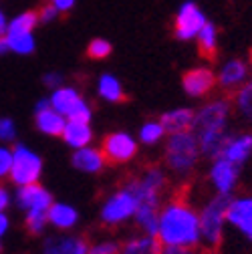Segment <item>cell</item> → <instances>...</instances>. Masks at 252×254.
Returning a JSON list of instances; mask_svg holds the SVG:
<instances>
[{"label": "cell", "instance_id": "33", "mask_svg": "<svg viewBox=\"0 0 252 254\" xmlns=\"http://www.w3.org/2000/svg\"><path fill=\"white\" fill-rule=\"evenodd\" d=\"M16 137V129H14V123L4 117V119H0V139L2 141H12Z\"/></svg>", "mask_w": 252, "mask_h": 254}, {"label": "cell", "instance_id": "30", "mask_svg": "<svg viewBox=\"0 0 252 254\" xmlns=\"http://www.w3.org/2000/svg\"><path fill=\"white\" fill-rule=\"evenodd\" d=\"M87 55L91 59H107L111 55V45L105 41V39H95V41H91V45L87 47Z\"/></svg>", "mask_w": 252, "mask_h": 254}, {"label": "cell", "instance_id": "15", "mask_svg": "<svg viewBox=\"0 0 252 254\" xmlns=\"http://www.w3.org/2000/svg\"><path fill=\"white\" fill-rule=\"evenodd\" d=\"M18 204L24 208V210H51L53 206V198L51 194L47 192L45 188H41L37 182L35 184H28V186H22V190L18 192Z\"/></svg>", "mask_w": 252, "mask_h": 254}, {"label": "cell", "instance_id": "2", "mask_svg": "<svg viewBox=\"0 0 252 254\" xmlns=\"http://www.w3.org/2000/svg\"><path fill=\"white\" fill-rule=\"evenodd\" d=\"M232 115V99L230 97H218L202 105L194 115L192 131L196 133L202 157H220L222 147L230 135L228 123Z\"/></svg>", "mask_w": 252, "mask_h": 254}, {"label": "cell", "instance_id": "29", "mask_svg": "<svg viewBox=\"0 0 252 254\" xmlns=\"http://www.w3.org/2000/svg\"><path fill=\"white\" fill-rule=\"evenodd\" d=\"M164 135H166V129H164V125L160 121H147V123H143L141 131H139V139L143 143H147V145L157 143Z\"/></svg>", "mask_w": 252, "mask_h": 254}, {"label": "cell", "instance_id": "26", "mask_svg": "<svg viewBox=\"0 0 252 254\" xmlns=\"http://www.w3.org/2000/svg\"><path fill=\"white\" fill-rule=\"evenodd\" d=\"M39 22V12L35 10H26L18 16H14L6 24V33H33V28Z\"/></svg>", "mask_w": 252, "mask_h": 254}, {"label": "cell", "instance_id": "3", "mask_svg": "<svg viewBox=\"0 0 252 254\" xmlns=\"http://www.w3.org/2000/svg\"><path fill=\"white\" fill-rule=\"evenodd\" d=\"M232 196L228 194H214L198 212L200 214V234L202 248L218 250L224 242L226 226H228V208Z\"/></svg>", "mask_w": 252, "mask_h": 254}, {"label": "cell", "instance_id": "7", "mask_svg": "<svg viewBox=\"0 0 252 254\" xmlns=\"http://www.w3.org/2000/svg\"><path fill=\"white\" fill-rule=\"evenodd\" d=\"M240 170H242L240 166H236L234 162L226 160L222 155L214 157L208 170V180L216 190V194L234 196V190L238 188V182H240Z\"/></svg>", "mask_w": 252, "mask_h": 254}, {"label": "cell", "instance_id": "14", "mask_svg": "<svg viewBox=\"0 0 252 254\" xmlns=\"http://www.w3.org/2000/svg\"><path fill=\"white\" fill-rule=\"evenodd\" d=\"M220 155L226 157V160H230V162H234L240 168L244 164H248V160L252 157V131L230 133Z\"/></svg>", "mask_w": 252, "mask_h": 254}, {"label": "cell", "instance_id": "5", "mask_svg": "<svg viewBox=\"0 0 252 254\" xmlns=\"http://www.w3.org/2000/svg\"><path fill=\"white\" fill-rule=\"evenodd\" d=\"M51 107L57 109L61 115H67L69 121H81L89 123L91 119V109L83 101V97L71 87H57L53 97H51Z\"/></svg>", "mask_w": 252, "mask_h": 254}, {"label": "cell", "instance_id": "31", "mask_svg": "<svg viewBox=\"0 0 252 254\" xmlns=\"http://www.w3.org/2000/svg\"><path fill=\"white\" fill-rule=\"evenodd\" d=\"M160 254H208L202 246H162Z\"/></svg>", "mask_w": 252, "mask_h": 254}, {"label": "cell", "instance_id": "1", "mask_svg": "<svg viewBox=\"0 0 252 254\" xmlns=\"http://www.w3.org/2000/svg\"><path fill=\"white\" fill-rule=\"evenodd\" d=\"M157 238L162 246H202L200 214L188 200L186 188L178 190L160 210Z\"/></svg>", "mask_w": 252, "mask_h": 254}, {"label": "cell", "instance_id": "34", "mask_svg": "<svg viewBox=\"0 0 252 254\" xmlns=\"http://www.w3.org/2000/svg\"><path fill=\"white\" fill-rule=\"evenodd\" d=\"M12 168V153L4 147H0V178H4Z\"/></svg>", "mask_w": 252, "mask_h": 254}, {"label": "cell", "instance_id": "39", "mask_svg": "<svg viewBox=\"0 0 252 254\" xmlns=\"http://www.w3.org/2000/svg\"><path fill=\"white\" fill-rule=\"evenodd\" d=\"M10 51V47H8V39L4 37V35H0V55H4V53H8Z\"/></svg>", "mask_w": 252, "mask_h": 254}, {"label": "cell", "instance_id": "21", "mask_svg": "<svg viewBox=\"0 0 252 254\" xmlns=\"http://www.w3.org/2000/svg\"><path fill=\"white\" fill-rule=\"evenodd\" d=\"M160 250H162L160 238L143 234V236H137V238H131L129 242H125L119 254H160Z\"/></svg>", "mask_w": 252, "mask_h": 254}, {"label": "cell", "instance_id": "8", "mask_svg": "<svg viewBox=\"0 0 252 254\" xmlns=\"http://www.w3.org/2000/svg\"><path fill=\"white\" fill-rule=\"evenodd\" d=\"M228 226L252 246V194L232 196L228 208Z\"/></svg>", "mask_w": 252, "mask_h": 254}, {"label": "cell", "instance_id": "12", "mask_svg": "<svg viewBox=\"0 0 252 254\" xmlns=\"http://www.w3.org/2000/svg\"><path fill=\"white\" fill-rule=\"evenodd\" d=\"M250 71H252V65L244 59H230L220 67L216 75V83L224 93L232 95L238 87H242L250 79Z\"/></svg>", "mask_w": 252, "mask_h": 254}, {"label": "cell", "instance_id": "35", "mask_svg": "<svg viewBox=\"0 0 252 254\" xmlns=\"http://www.w3.org/2000/svg\"><path fill=\"white\" fill-rule=\"evenodd\" d=\"M57 14H59V10H57L53 4H45V6L39 10V20H43V22H51V20H55Z\"/></svg>", "mask_w": 252, "mask_h": 254}, {"label": "cell", "instance_id": "22", "mask_svg": "<svg viewBox=\"0 0 252 254\" xmlns=\"http://www.w3.org/2000/svg\"><path fill=\"white\" fill-rule=\"evenodd\" d=\"M93 133H91V127L87 123L81 121H69L65 123V129H63V139H65L71 147H85L89 145Z\"/></svg>", "mask_w": 252, "mask_h": 254}, {"label": "cell", "instance_id": "32", "mask_svg": "<svg viewBox=\"0 0 252 254\" xmlns=\"http://www.w3.org/2000/svg\"><path fill=\"white\" fill-rule=\"evenodd\" d=\"M119 252H121V246L115 242H101L95 246H89L87 250V254H119Z\"/></svg>", "mask_w": 252, "mask_h": 254}, {"label": "cell", "instance_id": "18", "mask_svg": "<svg viewBox=\"0 0 252 254\" xmlns=\"http://www.w3.org/2000/svg\"><path fill=\"white\" fill-rule=\"evenodd\" d=\"M230 99L236 115L248 125H252V77L230 95Z\"/></svg>", "mask_w": 252, "mask_h": 254}, {"label": "cell", "instance_id": "23", "mask_svg": "<svg viewBox=\"0 0 252 254\" xmlns=\"http://www.w3.org/2000/svg\"><path fill=\"white\" fill-rule=\"evenodd\" d=\"M198 39V51L204 59L208 61H214L216 59V53H218V30L212 22L206 20V24L200 28V33L196 35Z\"/></svg>", "mask_w": 252, "mask_h": 254}, {"label": "cell", "instance_id": "42", "mask_svg": "<svg viewBox=\"0 0 252 254\" xmlns=\"http://www.w3.org/2000/svg\"><path fill=\"white\" fill-rule=\"evenodd\" d=\"M208 254H218V250H208Z\"/></svg>", "mask_w": 252, "mask_h": 254}, {"label": "cell", "instance_id": "13", "mask_svg": "<svg viewBox=\"0 0 252 254\" xmlns=\"http://www.w3.org/2000/svg\"><path fill=\"white\" fill-rule=\"evenodd\" d=\"M216 85V73L208 67H196L182 75V87L190 97H206Z\"/></svg>", "mask_w": 252, "mask_h": 254}, {"label": "cell", "instance_id": "27", "mask_svg": "<svg viewBox=\"0 0 252 254\" xmlns=\"http://www.w3.org/2000/svg\"><path fill=\"white\" fill-rule=\"evenodd\" d=\"M10 51L18 55H28L35 51V37L33 33H6Z\"/></svg>", "mask_w": 252, "mask_h": 254}, {"label": "cell", "instance_id": "16", "mask_svg": "<svg viewBox=\"0 0 252 254\" xmlns=\"http://www.w3.org/2000/svg\"><path fill=\"white\" fill-rule=\"evenodd\" d=\"M194 109H188V107H180V109H172L166 111L160 117V123L164 125L166 133H180V131H190L192 125H194Z\"/></svg>", "mask_w": 252, "mask_h": 254}, {"label": "cell", "instance_id": "28", "mask_svg": "<svg viewBox=\"0 0 252 254\" xmlns=\"http://www.w3.org/2000/svg\"><path fill=\"white\" fill-rule=\"evenodd\" d=\"M47 220H49V210H26V222L24 226L28 230V234H41L43 228L47 226Z\"/></svg>", "mask_w": 252, "mask_h": 254}, {"label": "cell", "instance_id": "11", "mask_svg": "<svg viewBox=\"0 0 252 254\" xmlns=\"http://www.w3.org/2000/svg\"><path fill=\"white\" fill-rule=\"evenodd\" d=\"M137 210V198L129 192V190L121 188L119 192L103 206L101 210V220L109 226L121 224L123 220H127L129 216H133Z\"/></svg>", "mask_w": 252, "mask_h": 254}, {"label": "cell", "instance_id": "36", "mask_svg": "<svg viewBox=\"0 0 252 254\" xmlns=\"http://www.w3.org/2000/svg\"><path fill=\"white\" fill-rule=\"evenodd\" d=\"M51 4L59 10V12H67L75 6V0H51Z\"/></svg>", "mask_w": 252, "mask_h": 254}, {"label": "cell", "instance_id": "9", "mask_svg": "<svg viewBox=\"0 0 252 254\" xmlns=\"http://www.w3.org/2000/svg\"><path fill=\"white\" fill-rule=\"evenodd\" d=\"M101 153H103V160L107 166H117V164H125L135 157L137 153V141L123 133V131H117V133H109L103 143H101Z\"/></svg>", "mask_w": 252, "mask_h": 254}, {"label": "cell", "instance_id": "38", "mask_svg": "<svg viewBox=\"0 0 252 254\" xmlns=\"http://www.w3.org/2000/svg\"><path fill=\"white\" fill-rule=\"evenodd\" d=\"M6 206H8V192L4 188H0V212H2Z\"/></svg>", "mask_w": 252, "mask_h": 254}, {"label": "cell", "instance_id": "25", "mask_svg": "<svg viewBox=\"0 0 252 254\" xmlns=\"http://www.w3.org/2000/svg\"><path fill=\"white\" fill-rule=\"evenodd\" d=\"M49 220L57 228H71L77 222V212L65 204H53L49 210Z\"/></svg>", "mask_w": 252, "mask_h": 254}, {"label": "cell", "instance_id": "17", "mask_svg": "<svg viewBox=\"0 0 252 254\" xmlns=\"http://www.w3.org/2000/svg\"><path fill=\"white\" fill-rule=\"evenodd\" d=\"M73 166L87 174H99L105 168V160L101 149H91V147H79V151L73 155Z\"/></svg>", "mask_w": 252, "mask_h": 254}, {"label": "cell", "instance_id": "41", "mask_svg": "<svg viewBox=\"0 0 252 254\" xmlns=\"http://www.w3.org/2000/svg\"><path fill=\"white\" fill-rule=\"evenodd\" d=\"M6 18H4V14H2V10H0V35H4L6 33Z\"/></svg>", "mask_w": 252, "mask_h": 254}, {"label": "cell", "instance_id": "40", "mask_svg": "<svg viewBox=\"0 0 252 254\" xmlns=\"http://www.w3.org/2000/svg\"><path fill=\"white\" fill-rule=\"evenodd\" d=\"M6 228H8V218H6L2 212H0V236L6 232Z\"/></svg>", "mask_w": 252, "mask_h": 254}, {"label": "cell", "instance_id": "37", "mask_svg": "<svg viewBox=\"0 0 252 254\" xmlns=\"http://www.w3.org/2000/svg\"><path fill=\"white\" fill-rule=\"evenodd\" d=\"M45 85H47V87L57 89V87L61 85V77H59L57 73H51V75H47V77H45Z\"/></svg>", "mask_w": 252, "mask_h": 254}, {"label": "cell", "instance_id": "19", "mask_svg": "<svg viewBox=\"0 0 252 254\" xmlns=\"http://www.w3.org/2000/svg\"><path fill=\"white\" fill-rule=\"evenodd\" d=\"M35 121H37L39 129L47 135H63V129H65V117H63L57 109H51V105L37 109Z\"/></svg>", "mask_w": 252, "mask_h": 254}, {"label": "cell", "instance_id": "6", "mask_svg": "<svg viewBox=\"0 0 252 254\" xmlns=\"http://www.w3.org/2000/svg\"><path fill=\"white\" fill-rule=\"evenodd\" d=\"M43 170V162L37 153H33L30 149H26L24 145H16L14 153H12V182L16 186H28V184H35L41 176Z\"/></svg>", "mask_w": 252, "mask_h": 254}, {"label": "cell", "instance_id": "4", "mask_svg": "<svg viewBox=\"0 0 252 254\" xmlns=\"http://www.w3.org/2000/svg\"><path fill=\"white\" fill-rule=\"evenodd\" d=\"M202 157L196 133L190 131H180V133H170V139L166 143V153H164V162L170 172L176 176H190L198 162Z\"/></svg>", "mask_w": 252, "mask_h": 254}, {"label": "cell", "instance_id": "10", "mask_svg": "<svg viewBox=\"0 0 252 254\" xmlns=\"http://www.w3.org/2000/svg\"><path fill=\"white\" fill-rule=\"evenodd\" d=\"M206 24V16L196 2H184L174 20V35L180 41H192Z\"/></svg>", "mask_w": 252, "mask_h": 254}, {"label": "cell", "instance_id": "20", "mask_svg": "<svg viewBox=\"0 0 252 254\" xmlns=\"http://www.w3.org/2000/svg\"><path fill=\"white\" fill-rule=\"evenodd\" d=\"M89 244L85 238H51L47 242V254H87Z\"/></svg>", "mask_w": 252, "mask_h": 254}, {"label": "cell", "instance_id": "24", "mask_svg": "<svg viewBox=\"0 0 252 254\" xmlns=\"http://www.w3.org/2000/svg\"><path fill=\"white\" fill-rule=\"evenodd\" d=\"M99 95L103 99L111 101V103H125L127 101V95L123 93L121 83L113 75H103L99 79Z\"/></svg>", "mask_w": 252, "mask_h": 254}]
</instances>
